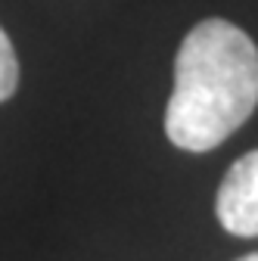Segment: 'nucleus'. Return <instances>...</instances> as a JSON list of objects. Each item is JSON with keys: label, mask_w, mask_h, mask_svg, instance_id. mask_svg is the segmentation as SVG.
Here are the masks:
<instances>
[{"label": "nucleus", "mask_w": 258, "mask_h": 261, "mask_svg": "<svg viewBox=\"0 0 258 261\" xmlns=\"http://www.w3.org/2000/svg\"><path fill=\"white\" fill-rule=\"evenodd\" d=\"M258 106V47L243 28L205 19L184 38L174 59V93L165 134L177 149L221 146Z\"/></svg>", "instance_id": "nucleus-1"}, {"label": "nucleus", "mask_w": 258, "mask_h": 261, "mask_svg": "<svg viewBox=\"0 0 258 261\" xmlns=\"http://www.w3.org/2000/svg\"><path fill=\"white\" fill-rule=\"evenodd\" d=\"M218 221L234 237H258V149L237 159L215 199Z\"/></svg>", "instance_id": "nucleus-2"}, {"label": "nucleus", "mask_w": 258, "mask_h": 261, "mask_svg": "<svg viewBox=\"0 0 258 261\" xmlns=\"http://www.w3.org/2000/svg\"><path fill=\"white\" fill-rule=\"evenodd\" d=\"M19 87V59L13 50V41L7 38V31L0 28V103L10 100Z\"/></svg>", "instance_id": "nucleus-3"}, {"label": "nucleus", "mask_w": 258, "mask_h": 261, "mask_svg": "<svg viewBox=\"0 0 258 261\" xmlns=\"http://www.w3.org/2000/svg\"><path fill=\"white\" fill-rule=\"evenodd\" d=\"M237 261H258V252H252V255H243V258H237Z\"/></svg>", "instance_id": "nucleus-4"}]
</instances>
